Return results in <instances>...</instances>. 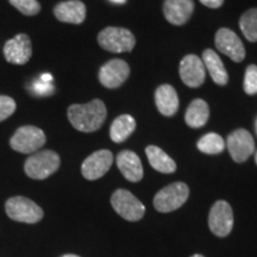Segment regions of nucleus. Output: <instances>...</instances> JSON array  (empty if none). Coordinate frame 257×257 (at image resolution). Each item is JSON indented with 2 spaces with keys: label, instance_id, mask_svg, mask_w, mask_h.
<instances>
[{
  "label": "nucleus",
  "instance_id": "1",
  "mask_svg": "<svg viewBox=\"0 0 257 257\" xmlns=\"http://www.w3.org/2000/svg\"><path fill=\"white\" fill-rule=\"evenodd\" d=\"M70 124L81 133H94L99 130L107 117V110L100 99L87 104H73L67 111Z\"/></svg>",
  "mask_w": 257,
  "mask_h": 257
},
{
  "label": "nucleus",
  "instance_id": "27",
  "mask_svg": "<svg viewBox=\"0 0 257 257\" xmlns=\"http://www.w3.org/2000/svg\"><path fill=\"white\" fill-rule=\"evenodd\" d=\"M17 104L11 96L0 95V121H4L15 113Z\"/></svg>",
  "mask_w": 257,
  "mask_h": 257
},
{
  "label": "nucleus",
  "instance_id": "16",
  "mask_svg": "<svg viewBox=\"0 0 257 257\" xmlns=\"http://www.w3.org/2000/svg\"><path fill=\"white\" fill-rule=\"evenodd\" d=\"M57 21L69 24H81L86 18V6L80 0H68L57 4L54 9Z\"/></svg>",
  "mask_w": 257,
  "mask_h": 257
},
{
  "label": "nucleus",
  "instance_id": "6",
  "mask_svg": "<svg viewBox=\"0 0 257 257\" xmlns=\"http://www.w3.org/2000/svg\"><path fill=\"white\" fill-rule=\"evenodd\" d=\"M189 195L188 186L184 182H174L162 188L154 198V206L159 212H168L178 210L187 201Z\"/></svg>",
  "mask_w": 257,
  "mask_h": 257
},
{
  "label": "nucleus",
  "instance_id": "35",
  "mask_svg": "<svg viewBox=\"0 0 257 257\" xmlns=\"http://www.w3.org/2000/svg\"><path fill=\"white\" fill-rule=\"evenodd\" d=\"M255 161H256V165H257V152H256V155H255Z\"/></svg>",
  "mask_w": 257,
  "mask_h": 257
},
{
  "label": "nucleus",
  "instance_id": "26",
  "mask_svg": "<svg viewBox=\"0 0 257 257\" xmlns=\"http://www.w3.org/2000/svg\"><path fill=\"white\" fill-rule=\"evenodd\" d=\"M244 91L246 94H257V66L250 64L244 76Z\"/></svg>",
  "mask_w": 257,
  "mask_h": 257
},
{
  "label": "nucleus",
  "instance_id": "15",
  "mask_svg": "<svg viewBox=\"0 0 257 257\" xmlns=\"http://www.w3.org/2000/svg\"><path fill=\"white\" fill-rule=\"evenodd\" d=\"M194 11L193 0H166L163 14L167 21L173 25H184Z\"/></svg>",
  "mask_w": 257,
  "mask_h": 257
},
{
  "label": "nucleus",
  "instance_id": "5",
  "mask_svg": "<svg viewBox=\"0 0 257 257\" xmlns=\"http://www.w3.org/2000/svg\"><path fill=\"white\" fill-rule=\"evenodd\" d=\"M6 214L12 220L35 224L43 218V210L35 201L25 197L10 198L5 204Z\"/></svg>",
  "mask_w": 257,
  "mask_h": 257
},
{
  "label": "nucleus",
  "instance_id": "3",
  "mask_svg": "<svg viewBox=\"0 0 257 257\" xmlns=\"http://www.w3.org/2000/svg\"><path fill=\"white\" fill-rule=\"evenodd\" d=\"M98 43L111 53H127L136 46V38L127 29L108 27L99 32Z\"/></svg>",
  "mask_w": 257,
  "mask_h": 257
},
{
  "label": "nucleus",
  "instance_id": "30",
  "mask_svg": "<svg viewBox=\"0 0 257 257\" xmlns=\"http://www.w3.org/2000/svg\"><path fill=\"white\" fill-rule=\"evenodd\" d=\"M41 80L44 82H51L53 81V76H51L50 74H43V75L41 76Z\"/></svg>",
  "mask_w": 257,
  "mask_h": 257
},
{
  "label": "nucleus",
  "instance_id": "33",
  "mask_svg": "<svg viewBox=\"0 0 257 257\" xmlns=\"http://www.w3.org/2000/svg\"><path fill=\"white\" fill-rule=\"evenodd\" d=\"M191 257H205V256H202V255H199V253H197V255H193V256H191Z\"/></svg>",
  "mask_w": 257,
  "mask_h": 257
},
{
  "label": "nucleus",
  "instance_id": "28",
  "mask_svg": "<svg viewBox=\"0 0 257 257\" xmlns=\"http://www.w3.org/2000/svg\"><path fill=\"white\" fill-rule=\"evenodd\" d=\"M34 91L37 92V94L40 95H49L53 93L54 87L51 82H44L41 80L40 82H36L34 85Z\"/></svg>",
  "mask_w": 257,
  "mask_h": 257
},
{
  "label": "nucleus",
  "instance_id": "29",
  "mask_svg": "<svg viewBox=\"0 0 257 257\" xmlns=\"http://www.w3.org/2000/svg\"><path fill=\"white\" fill-rule=\"evenodd\" d=\"M199 2L210 9H218L223 5L224 0H199Z\"/></svg>",
  "mask_w": 257,
  "mask_h": 257
},
{
  "label": "nucleus",
  "instance_id": "13",
  "mask_svg": "<svg viewBox=\"0 0 257 257\" xmlns=\"http://www.w3.org/2000/svg\"><path fill=\"white\" fill-rule=\"evenodd\" d=\"M113 163V155L110 150H98L83 161L81 173L87 180H98L104 176Z\"/></svg>",
  "mask_w": 257,
  "mask_h": 257
},
{
  "label": "nucleus",
  "instance_id": "8",
  "mask_svg": "<svg viewBox=\"0 0 257 257\" xmlns=\"http://www.w3.org/2000/svg\"><path fill=\"white\" fill-rule=\"evenodd\" d=\"M208 226L218 237H226L233 227V212L229 202L219 200L211 207Z\"/></svg>",
  "mask_w": 257,
  "mask_h": 257
},
{
  "label": "nucleus",
  "instance_id": "10",
  "mask_svg": "<svg viewBox=\"0 0 257 257\" xmlns=\"http://www.w3.org/2000/svg\"><path fill=\"white\" fill-rule=\"evenodd\" d=\"M130 75V67L125 61L114 59L102 64L99 70V81L106 88H118Z\"/></svg>",
  "mask_w": 257,
  "mask_h": 257
},
{
  "label": "nucleus",
  "instance_id": "31",
  "mask_svg": "<svg viewBox=\"0 0 257 257\" xmlns=\"http://www.w3.org/2000/svg\"><path fill=\"white\" fill-rule=\"evenodd\" d=\"M111 3H113V4H118V5H123L126 3V0H110Z\"/></svg>",
  "mask_w": 257,
  "mask_h": 257
},
{
  "label": "nucleus",
  "instance_id": "32",
  "mask_svg": "<svg viewBox=\"0 0 257 257\" xmlns=\"http://www.w3.org/2000/svg\"><path fill=\"white\" fill-rule=\"evenodd\" d=\"M62 257H80V256H76V255H70V253H69V255H63Z\"/></svg>",
  "mask_w": 257,
  "mask_h": 257
},
{
  "label": "nucleus",
  "instance_id": "23",
  "mask_svg": "<svg viewBox=\"0 0 257 257\" xmlns=\"http://www.w3.org/2000/svg\"><path fill=\"white\" fill-rule=\"evenodd\" d=\"M197 146L201 153L208 154V155H216V154H219L225 149L223 137L214 133L206 134L205 136H202L198 141Z\"/></svg>",
  "mask_w": 257,
  "mask_h": 257
},
{
  "label": "nucleus",
  "instance_id": "11",
  "mask_svg": "<svg viewBox=\"0 0 257 257\" xmlns=\"http://www.w3.org/2000/svg\"><path fill=\"white\" fill-rule=\"evenodd\" d=\"M4 56L8 62L23 66L32 56V44L27 34H18L4 46Z\"/></svg>",
  "mask_w": 257,
  "mask_h": 257
},
{
  "label": "nucleus",
  "instance_id": "7",
  "mask_svg": "<svg viewBox=\"0 0 257 257\" xmlns=\"http://www.w3.org/2000/svg\"><path fill=\"white\" fill-rule=\"evenodd\" d=\"M111 204L113 210L128 221L142 219L146 212V207L142 202L126 189H117L112 194Z\"/></svg>",
  "mask_w": 257,
  "mask_h": 257
},
{
  "label": "nucleus",
  "instance_id": "2",
  "mask_svg": "<svg viewBox=\"0 0 257 257\" xmlns=\"http://www.w3.org/2000/svg\"><path fill=\"white\" fill-rule=\"evenodd\" d=\"M60 163L59 154L53 150H42L35 153L25 161V174L31 179L44 180L59 169Z\"/></svg>",
  "mask_w": 257,
  "mask_h": 257
},
{
  "label": "nucleus",
  "instance_id": "19",
  "mask_svg": "<svg viewBox=\"0 0 257 257\" xmlns=\"http://www.w3.org/2000/svg\"><path fill=\"white\" fill-rule=\"evenodd\" d=\"M202 62L205 69L210 73L212 80L219 86H225L229 82V74L219 55L212 49H206L202 53Z\"/></svg>",
  "mask_w": 257,
  "mask_h": 257
},
{
  "label": "nucleus",
  "instance_id": "12",
  "mask_svg": "<svg viewBox=\"0 0 257 257\" xmlns=\"http://www.w3.org/2000/svg\"><path fill=\"white\" fill-rule=\"evenodd\" d=\"M216 47L224 55L229 56L234 62H242L245 59V48L240 38L232 30L221 28L216 34Z\"/></svg>",
  "mask_w": 257,
  "mask_h": 257
},
{
  "label": "nucleus",
  "instance_id": "9",
  "mask_svg": "<svg viewBox=\"0 0 257 257\" xmlns=\"http://www.w3.org/2000/svg\"><path fill=\"white\" fill-rule=\"evenodd\" d=\"M226 146L231 157L237 163L245 162L255 152V141L245 128H238L229 135Z\"/></svg>",
  "mask_w": 257,
  "mask_h": 257
},
{
  "label": "nucleus",
  "instance_id": "22",
  "mask_svg": "<svg viewBox=\"0 0 257 257\" xmlns=\"http://www.w3.org/2000/svg\"><path fill=\"white\" fill-rule=\"evenodd\" d=\"M136 128V120L134 119L133 115L121 114L117 117L111 124L110 127V137L114 143L124 142L130 135L134 133Z\"/></svg>",
  "mask_w": 257,
  "mask_h": 257
},
{
  "label": "nucleus",
  "instance_id": "4",
  "mask_svg": "<svg viewBox=\"0 0 257 257\" xmlns=\"http://www.w3.org/2000/svg\"><path fill=\"white\" fill-rule=\"evenodd\" d=\"M47 137L43 130L34 125H25L17 128L10 140V146L15 152L34 154L46 144Z\"/></svg>",
  "mask_w": 257,
  "mask_h": 257
},
{
  "label": "nucleus",
  "instance_id": "24",
  "mask_svg": "<svg viewBox=\"0 0 257 257\" xmlns=\"http://www.w3.org/2000/svg\"><path fill=\"white\" fill-rule=\"evenodd\" d=\"M239 28L249 42H257V9H250L239 19Z\"/></svg>",
  "mask_w": 257,
  "mask_h": 257
},
{
  "label": "nucleus",
  "instance_id": "14",
  "mask_svg": "<svg viewBox=\"0 0 257 257\" xmlns=\"http://www.w3.org/2000/svg\"><path fill=\"white\" fill-rule=\"evenodd\" d=\"M180 78L188 87L201 86L206 78V69L200 57L193 54L185 56L180 63Z\"/></svg>",
  "mask_w": 257,
  "mask_h": 257
},
{
  "label": "nucleus",
  "instance_id": "25",
  "mask_svg": "<svg viewBox=\"0 0 257 257\" xmlns=\"http://www.w3.org/2000/svg\"><path fill=\"white\" fill-rule=\"evenodd\" d=\"M9 2L25 16H36L41 11V4L37 0H9Z\"/></svg>",
  "mask_w": 257,
  "mask_h": 257
},
{
  "label": "nucleus",
  "instance_id": "34",
  "mask_svg": "<svg viewBox=\"0 0 257 257\" xmlns=\"http://www.w3.org/2000/svg\"><path fill=\"white\" fill-rule=\"evenodd\" d=\"M255 127H256V134H257V118H256V121H255Z\"/></svg>",
  "mask_w": 257,
  "mask_h": 257
},
{
  "label": "nucleus",
  "instance_id": "17",
  "mask_svg": "<svg viewBox=\"0 0 257 257\" xmlns=\"http://www.w3.org/2000/svg\"><path fill=\"white\" fill-rule=\"evenodd\" d=\"M117 166L124 178L131 182H138L143 178V166L140 157L131 150H124L117 155Z\"/></svg>",
  "mask_w": 257,
  "mask_h": 257
},
{
  "label": "nucleus",
  "instance_id": "21",
  "mask_svg": "<svg viewBox=\"0 0 257 257\" xmlns=\"http://www.w3.org/2000/svg\"><path fill=\"white\" fill-rule=\"evenodd\" d=\"M148 160L152 167L157 172L170 174L176 170V163L162 149L155 146H149L146 149Z\"/></svg>",
  "mask_w": 257,
  "mask_h": 257
},
{
  "label": "nucleus",
  "instance_id": "18",
  "mask_svg": "<svg viewBox=\"0 0 257 257\" xmlns=\"http://www.w3.org/2000/svg\"><path fill=\"white\" fill-rule=\"evenodd\" d=\"M155 102L163 115L170 117L178 112L179 96L175 88L170 85H161L155 92Z\"/></svg>",
  "mask_w": 257,
  "mask_h": 257
},
{
  "label": "nucleus",
  "instance_id": "20",
  "mask_svg": "<svg viewBox=\"0 0 257 257\" xmlns=\"http://www.w3.org/2000/svg\"><path fill=\"white\" fill-rule=\"evenodd\" d=\"M210 117V107L202 99H195L189 104L186 111L185 120L189 127L199 128L207 123Z\"/></svg>",
  "mask_w": 257,
  "mask_h": 257
}]
</instances>
